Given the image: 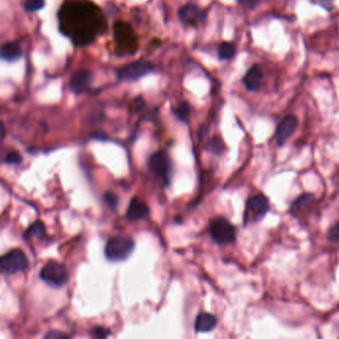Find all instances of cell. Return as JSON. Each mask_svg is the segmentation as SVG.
Listing matches in <instances>:
<instances>
[{"label": "cell", "instance_id": "cell-23", "mask_svg": "<svg viewBox=\"0 0 339 339\" xmlns=\"http://www.w3.org/2000/svg\"><path fill=\"white\" fill-rule=\"evenodd\" d=\"M104 200L106 202V204L112 208V209H114L116 206H117V202H118V199L117 197L113 194V192H107L105 195H104Z\"/></svg>", "mask_w": 339, "mask_h": 339}, {"label": "cell", "instance_id": "cell-4", "mask_svg": "<svg viewBox=\"0 0 339 339\" xmlns=\"http://www.w3.org/2000/svg\"><path fill=\"white\" fill-rule=\"evenodd\" d=\"M270 204L268 198L263 194L251 197L246 205L244 213V224H253L261 221L269 212Z\"/></svg>", "mask_w": 339, "mask_h": 339}, {"label": "cell", "instance_id": "cell-17", "mask_svg": "<svg viewBox=\"0 0 339 339\" xmlns=\"http://www.w3.org/2000/svg\"><path fill=\"white\" fill-rule=\"evenodd\" d=\"M25 235L36 238H42L45 235V226L40 220H38L28 228Z\"/></svg>", "mask_w": 339, "mask_h": 339}, {"label": "cell", "instance_id": "cell-18", "mask_svg": "<svg viewBox=\"0 0 339 339\" xmlns=\"http://www.w3.org/2000/svg\"><path fill=\"white\" fill-rule=\"evenodd\" d=\"M175 115L182 121L187 122L190 117V106L187 102H182L174 110Z\"/></svg>", "mask_w": 339, "mask_h": 339}, {"label": "cell", "instance_id": "cell-12", "mask_svg": "<svg viewBox=\"0 0 339 339\" xmlns=\"http://www.w3.org/2000/svg\"><path fill=\"white\" fill-rule=\"evenodd\" d=\"M149 209L145 203H143L137 197H133L128 205L126 211V218L130 221H138L147 217Z\"/></svg>", "mask_w": 339, "mask_h": 339}, {"label": "cell", "instance_id": "cell-9", "mask_svg": "<svg viewBox=\"0 0 339 339\" xmlns=\"http://www.w3.org/2000/svg\"><path fill=\"white\" fill-rule=\"evenodd\" d=\"M93 74L89 70H78L76 71L70 81V89L71 91L76 94L80 95L87 91L92 83Z\"/></svg>", "mask_w": 339, "mask_h": 339}, {"label": "cell", "instance_id": "cell-16", "mask_svg": "<svg viewBox=\"0 0 339 339\" xmlns=\"http://www.w3.org/2000/svg\"><path fill=\"white\" fill-rule=\"evenodd\" d=\"M316 200L315 195L313 194H304L301 195L296 199V201L293 203V210H303L310 205H312Z\"/></svg>", "mask_w": 339, "mask_h": 339}, {"label": "cell", "instance_id": "cell-3", "mask_svg": "<svg viewBox=\"0 0 339 339\" xmlns=\"http://www.w3.org/2000/svg\"><path fill=\"white\" fill-rule=\"evenodd\" d=\"M29 261L21 249H12L6 253L0 261L1 272L6 275H14L27 270Z\"/></svg>", "mask_w": 339, "mask_h": 339}, {"label": "cell", "instance_id": "cell-24", "mask_svg": "<svg viewBox=\"0 0 339 339\" xmlns=\"http://www.w3.org/2000/svg\"><path fill=\"white\" fill-rule=\"evenodd\" d=\"M45 339H70L69 335H66L65 333L62 332H57V331H51L47 333L44 337Z\"/></svg>", "mask_w": 339, "mask_h": 339}, {"label": "cell", "instance_id": "cell-22", "mask_svg": "<svg viewBox=\"0 0 339 339\" xmlns=\"http://www.w3.org/2000/svg\"><path fill=\"white\" fill-rule=\"evenodd\" d=\"M329 240L334 243L339 245V222L335 224L329 231Z\"/></svg>", "mask_w": 339, "mask_h": 339}, {"label": "cell", "instance_id": "cell-19", "mask_svg": "<svg viewBox=\"0 0 339 339\" xmlns=\"http://www.w3.org/2000/svg\"><path fill=\"white\" fill-rule=\"evenodd\" d=\"M45 6V0H25L24 8L28 12L39 11Z\"/></svg>", "mask_w": 339, "mask_h": 339}, {"label": "cell", "instance_id": "cell-10", "mask_svg": "<svg viewBox=\"0 0 339 339\" xmlns=\"http://www.w3.org/2000/svg\"><path fill=\"white\" fill-rule=\"evenodd\" d=\"M180 20L184 24L195 25L205 18V12L194 4H186L179 9Z\"/></svg>", "mask_w": 339, "mask_h": 339}, {"label": "cell", "instance_id": "cell-11", "mask_svg": "<svg viewBox=\"0 0 339 339\" xmlns=\"http://www.w3.org/2000/svg\"><path fill=\"white\" fill-rule=\"evenodd\" d=\"M264 75L262 69L258 65H254L248 70L243 78V83L245 87L251 92H257L261 89L263 85Z\"/></svg>", "mask_w": 339, "mask_h": 339}, {"label": "cell", "instance_id": "cell-6", "mask_svg": "<svg viewBox=\"0 0 339 339\" xmlns=\"http://www.w3.org/2000/svg\"><path fill=\"white\" fill-rule=\"evenodd\" d=\"M148 166L152 173L160 177L162 180H164L166 184H168L170 180L172 166H171V160L165 151L159 150V151L154 152L149 157Z\"/></svg>", "mask_w": 339, "mask_h": 339}, {"label": "cell", "instance_id": "cell-25", "mask_svg": "<svg viewBox=\"0 0 339 339\" xmlns=\"http://www.w3.org/2000/svg\"><path fill=\"white\" fill-rule=\"evenodd\" d=\"M144 100L141 98V97H138V98H136L135 100H134V102H133V107H134V109H135V111L136 112H138V111H140V110H142V108L144 107Z\"/></svg>", "mask_w": 339, "mask_h": 339}, {"label": "cell", "instance_id": "cell-8", "mask_svg": "<svg viewBox=\"0 0 339 339\" xmlns=\"http://www.w3.org/2000/svg\"><path fill=\"white\" fill-rule=\"evenodd\" d=\"M298 127V118L295 115L286 116L278 125L276 130V140L279 146H283L294 134Z\"/></svg>", "mask_w": 339, "mask_h": 339}, {"label": "cell", "instance_id": "cell-5", "mask_svg": "<svg viewBox=\"0 0 339 339\" xmlns=\"http://www.w3.org/2000/svg\"><path fill=\"white\" fill-rule=\"evenodd\" d=\"M210 235L219 245L233 244L236 241V229L224 217H217L211 222Z\"/></svg>", "mask_w": 339, "mask_h": 339}, {"label": "cell", "instance_id": "cell-15", "mask_svg": "<svg viewBox=\"0 0 339 339\" xmlns=\"http://www.w3.org/2000/svg\"><path fill=\"white\" fill-rule=\"evenodd\" d=\"M236 54V47L231 42H223L219 46L218 55L221 60H231Z\"/></svg>", "mask_w": 339, "mask_h": 339}, {"label": "cell", "instance_id": "cell-20", "mask_svg": "<svg viewBox=\"0 0 339 339\" xmlns=\"http://www.w3.org/2000/svg\"><path fill=\"white\" fill-rule=\"evenodd\" d=\"M111 335V332L104 327H97L91 331V336L96 339H106Z\"/></svg>", "mask_w": 339, "mask_h": 339}, {"label": "cell", "instance_id": "cell-13", "mask_svg": "<svg viewBox=\"0 0 339 339\" xmlns=\"http://www.w3.org/2000/svg\"><path fill=\"white\" fill-rule=\"evenodd\" d=\"M217 319L211 314H201L196 318L194 329L197 333H209L217 327Z\"/></svg>", "mask_w": 339, "mask_h": 339}, {"label": "cell", "instance_id": "cell-27", "mask_svg": "<svg viewBox=\"0 0 339 339\" xmlns=\"http://www.w3.org/2000/svg\"></svg>", "mask_w": 339, "mask_h": 339}, {"label": "cell", "instance_id": "cell-26", "mask_svg": "<svg viewBox=\"0 0 339 339\" xmlns=\"http://www.w3.org/2000/svg\"><path fill=\"white\" fill-rule=\"evenodd\" d=\"M240 1H242L244 4H246L250 8L255 7L259 2V0H240Z\"/></svg>", "mask_w": 339, "mask_h": 339}, {"label": "cell", "instance_id": "cell-14", "mask_svg": "<svg viewBox=\"0 0 339 339\" xmlns=\"http://www.w3.org/2000/svg\"><path fill=\"white\" fill-rule=\"evenodd\" d=\"M22 56V50L18 43L7 42L1 47V58L8 62H13Z\"/></svg>", "mask_w": 339, "mask_h": 339}, {"label": "cell", "instance_id": "cell-2", "mask_svg": "<svg viewBox=\"0 0 339 339\" xmlns=\"http://www.w3.org/2000/svg\"><path fill=\"white\" fill-rule=\"evenodd\" d=\"M39 276L43 282L53 288H61L68 282L66 267L57 261H49L45 264Z\"/></svg>", "mask_w": 339, "mask_h": 339}, {"label": "cell", "instance_id": "cell-21", "mask_svg": "<svg viewBox=\"0 0 339 339\" xmlns=\"http://www.w3.org/2000/svg\"><path fill=\"white\" fill-rule=\"evenodd\" d=\"M23 160L21 154L18 151H11L5 157V162L7 164H19Z\"/></svg>", "mask_w": 339, "mask_h": 339}, {"label": "cell", "instance_id": "cell-1", "mask_svg": "<svg viewBox=\"0 0 339 339\" xmlns=\"http://www.w3.org/2000/svg\"><path fill=\"white\" fill-rule=\"evenodd\" d=\"M135 243L127 236H115L111 238L105 247V256L111 262L126 260L133 252Z\"/></svg>", "mask_w": 339, "mask_h": 339}, {"label": "cell", "instance_id": "cell-7", "mask_svg": "<svg viewBox=\"0 0 339 339\" xmlns=\"http://www.w3.org/2000/svg\"><path fill=\"white\" fill-rule=\"evenodd\" d=\"M153 70L154 67L152 63L145 60H139L119 69L117 72V76L118 79L122 81H136L148 75Z\"/></svg>", "mask_w": 339, "mask_h": 339}]
</instances>
